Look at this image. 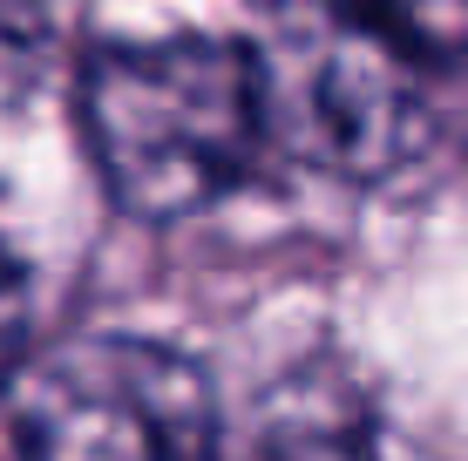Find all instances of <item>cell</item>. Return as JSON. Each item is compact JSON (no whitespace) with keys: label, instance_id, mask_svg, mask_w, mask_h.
<instances>
[{"label":"cell","instance_id":"cell-1","mask_svg":"<svg viewBox=\"0 0 468 461\" xmlns=\"http://www.w3.org/2000/svg\"><path fill=\"white\" fill-rule=\"evenodd\" d=\"M82 130L109 197L143 225L211 211L265 156V68L231 35L109 41L82 68Z\"/></svg>","mask_w":468,"mask_h":461},{"label":"cell","instance_id":"cell-5","mask_svg":"<svg viewBox=\"0 0 468 461\" xmlns=\"http://www.w3.org/2000/svg\"><path fill=\"white\" fill-rule=\"evenodd\" d=\"M333 14L414 68H468V0H333Z\"/></svg>","mask_w":468,"mask_h":461},{"label":"cell","instance_id":"cell-6","mask_svg":"<svg viewBox=\"0 0 468 461\" xmlns=\"http://www.w3.org/2000/svg\"><path fill=\"white\" fill-rule=\"evenodd\" d=\"M55 61V7L48 0H0V109H21Z\"/></svg>","mask_w":468,"mask_h":461},{"label":"cell","instance_id":"cell-2","mask_svg":"<svg viewBox=\"0 0 468 461\" xmlns=\"http://www.w3.org/2000/svg\"><path fill=\"white\" fill-rule=\"evenodd\" d=\"M21 461H218L211 380L136 332H89L35 360L21 387Z\"/></svg>","mask_w":468,"mask_h":461},{"label":"cell","instance_id":"cell-7","mask_svg":"<svg viewBox=\"0 0 468 461\" xmlns=\"http://www.w3.org/2000/svg\"><path fill=\"white\" fill-rule=\"evenodd\" d=\"M27 332H35V299H27V272L0 251V393L27 367Z\"/></svg>","mask_w":468,"mask_h":461},{"label":"cell","instance_id":"cell-4","mask_svg":"<svg viewBox=\"0 0 468 461\" xmlns=\"http://www.w3.org/2000/svg\"><path fill=\"white\" fill-rule=\"evenodd\" d=\"M251 461H387V448L360 387L285 380L251 427Z\"/></svg>","mask_w":468,"mask_h":461},{"label":"cell","instance_id":"cell-3","mask_svg":"<svg viewBox=\"0 0 468 461\" xmlns=\"http://www.w3.org/2000/svg\"><path fill=\"white\" fill-rule=\"evenodd\" d=\"M258 68H265L271 142L333 177H387L428 136L414 61L346 27L340 14L333 27H292L285 41L258 47Z\"/></svg>","mask_w":468,"mask_h":461}]
</instances>
